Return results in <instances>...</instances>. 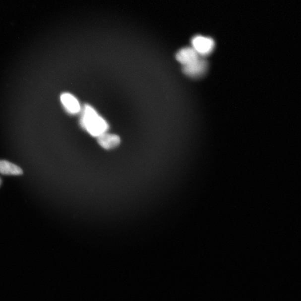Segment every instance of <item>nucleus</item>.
Returning <instances> with one entry per match:
<instances>
[{"instance_id":"20e7f679","label":"nucleus","mask_w":301,"mask_h":301,"mask_svg":"<svg viewBox=\"0 0 301 301\" xmlns=\"http://www.w3.org/2000/svg\"><path fill=\"white\" fill-rule=\"evenodd\" d=\"M200 57L192 47L182 48L176 55L177 61L182 66L190 64Z\"/></svg>"},{"instance_id":"0eeeda50","label":"nucleus","mask_w":301,"mask_h":301,"mask_svg":"<svg viewBox=\"0 0 301 301\" xmlns=\"http://www.w3.org/2000/svg\"><path fill=\"white\" fill-rule=\"evenodd\" d=\"M0 173L4 175H19L23 173V171L10 162L0 160Z\"/></svg>"},{"instance_id":"f03ea898","label":"nucleus","mask_w":301,"mask_h":301,"mask_svg":"<svg viewBox=\"0 0 301 301\" xmlns=\"http://www.w3.org/2000/svg\"><path fill=\"white\" fill-rule=\"evenodd\" d=\"M191 44L192 47L201 57L210 55L215 47V42L213 39L202 35H196L193 38Z\"/></svg>"},{"instance_id":"7ed1b4c3","label":"nucleus","mask_w":301,"mask_h":301,"mask_svg":"<svg viewBox=\"0 0 301 301\" xmlns=\"http://www.w3.org/2000/svg\"><path fill=\"white\" fill-rule=\"evenodd\" d=\"M208 63L203 57L192 62V63L183 66L182 70L184 74L189 77L196 78L203 76L207 71Z\"/></svg>"},{"instance_id":"f257e3e1","label":"nucleus","mask_w":301,"mask_h":301,"mask_svg":"<svg viewBox=\"0 0 301 301\" xmlns=\"http://www.w3.org/2000/svg\"><path fill=\"white\" fill-rule=\"evenodd\" d=\"M80 112L81 127L90 135L98 138L107 132L109 129V124L92 106L85 105Z\"/></svg>"},{"instance_id":"39448f33","label":"nucleus","mask_w":301,"mask_h":301,"mask_svg":"<svg viewBox=\"0 0 301 301\" xmlns=\"http://www.w3.org/2000/svg\"><path fill=\"white\" fill-rule=\"evenodd\" d=\"M61 101L65 109L70 114L75 115L82 111L79 101L72 94L65 93L61 96Z\"/></svg>"},{"instance_id":"6e6552de","label":"nucleus","mask_w":301,"mask_h":301,"mask_svg":"<svg viewBox=\"0 0 301 301\" xmlns=\"http://www.w3.org/2000/svg\"><path fill=\"white\" fill-rule=\"evenodd\" d=\"M1 182H2L1 179H0V185H1Z\"/></svg>"},{"instance_id":"423d86ee","label":"nucleus","mask_w":301,"mask_h":301,"mask_svg":"<svg viewBox=\"0 0 301 301\" xmlns=\"http://www.w3.org/2000/svg\"><path fill=\"white\" fill-rule=\"evenodd\" d=\"M98 144L103 149L111 150L118 147L120 143V138L118 135L107 132L97 138Z\"/></svg>"}]
</instances>
